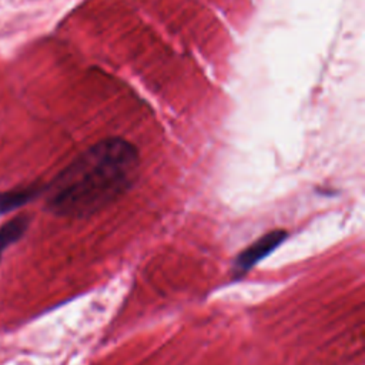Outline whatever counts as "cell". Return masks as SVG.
Here are the masks:
<instances>
[{
    "label": "cell",
    "instance_id": "obj_2",
    "mask_svg": "<svg viewBox=\"0 0 365 365\" xmlns=\"http://www.w3.org/2000/svg\"><path fill=\"white\" fill-rule=\"evenodd\" d=\"M285 238H287V231L284 230H274L259 237L257 241L250 244L244 251L238 254L232 267L234 272L237 275L247 272L257 262H259L262 258L269 255Z\"/></svg>",
    "mask_w": 365,
    "mask_h": 365
},
{
    "label": "cell",
    "instance_id": "obj_4",
    "mask_svg": "<svg viewBox=\"0 0 365 365\" xmlns=\"http://www.w3.org/2000/svg\"><path fill=\"white\" fill-rule=\"evenodd\" d=\"M30 220H31L30 215L20 214L0 225V261H1L3 252L24 235V232L30 225Z\"/></svg>",
    "mask_w": 365,
    "mask_h": 365
},
{
    "label": "cell",
    "instance_id": "obj_1",
    "mask_svg": "<svg viewBox=\"0 0 365 365\" xmlns=\"http://www.w3.org/2000/svg\"><path fill=\"white\" fill-rule=\"evenodd\" d=\"M140 170L137 147L121 138L97 141L44 185L46 207L58 217L86 218L121 198Z\"/></svg>",
    "mask_w": 365,
    "mask_h": 365
},
{
    "label": "cell",
    "instance_id": "obj_3",
    "mask_svg": "<svg viewBox=\"0 0 365 365\" xmlns=\"http://www.w3.org/2000/svg\"><path fill=\"white\" fill-rule=\"evenodd\" d=\"M43 192H44V185L37 182L1 191L0 192V215L10 212L13 210L21 208L23 205L31 202L34 198H37Z\"/></svg>",
    "mask_w": 365,
    "mask_h": 365
}]
</instances>
